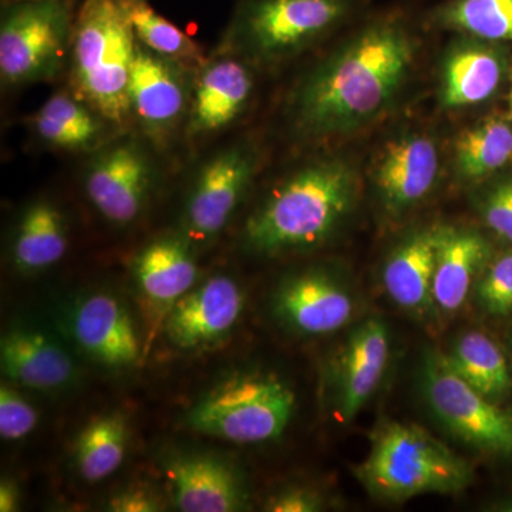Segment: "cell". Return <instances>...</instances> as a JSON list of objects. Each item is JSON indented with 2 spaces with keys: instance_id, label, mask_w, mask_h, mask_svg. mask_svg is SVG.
Masks as SVG:
<instances>
[{
  "instance_id": "6da1fadb",
  "label": "cell",
  "mask_w": 512,
  "mask_h": 512,
  "mask_svg": "<svg viewBox=\"0 0 512 512\" xmlns=\"http://www.w3.org/2000/svg\"><path fill=\"white\" fill-rule=\"evenodd\" d=\"M417 53V37L403 19L373 20L296 84L288 101L293 130L325 140L373 123L406 86Z\"/></svg>"
},
{
  "instance_id": "7a4b0ae2",
  "label": "cell",
  "mask_w": 512,
  "mask_h": 512,
  "mask_svg": "<svg viewBox=\"0 0 512 512\" xmlns=\"http://www.w3.org/2000/svg\"><path fill=\"white\" fill-rule=\"evenodd\" d=\"M359 178L348 160L323 157L284 178L249 215L242 241L249 251L279 255L329 241L355 207Z\"/></svg>"
},
{
  "instance_id": "3957f363",
  "label": "cell",
  "mask_w": 512,
  "mask_h": 512,
  "mask_svg": "<svg viewBox=\"0 0 512 512\" xmlns=\"http://www.w3.org/2000/svg\"><path fill=\"white\" fill-rule=\"evenodd\" d=\"M137 37L120 0H84L77 10L67 87L114 126L130 128L128 87Z\"/></svg>"
},
{
  "instance_id": "277c9868",
  "label": "cell",
  "mask_w": 512,
  "mask_h": 512,
  "mask_svg": "<svg viewBox=\"0 0 512 512\" xmlns=\"http://www.w3.org/2000/svg\"><path fill=\"white\" fill-rule=\"evenodd\" d=\"M366 0H237L215 52L255 67L288 62L348 22Z\"/></svg>"
},
{
  "instance_id": "5b68a950",
  "label": "cell",
  "mask_w": 512,
  "mask_h": 512,
  "mask_svg": "<svg viewBox=\"0 0 512 512\" xmlns=\"http://www.w3.org/2000/svg\"><path fill=\"white\" fill-rule=\"evenodd\" d=\"M355 474L367 493L387 503L460 493L473 481L466 460L420 426L399 421L375 431L369 454Z\"/></svg>"
},
{
  "instance_id": "8992f818",
  "label": "cell",
  "mask_w": 512,
  "mask_h": 512,
  "mask_svg": "<svg viewBox=\"0 0 512 512\" xmlns=\"http://www.w3.org/2000/svg\"><path fill=\"white\" fill-rule=\"evenodd\" d=\"M76 16L73 0H3L0 10L3 89L59 80L69 62Z\"/></svg>"
},
{
  "instance_id": "52a82bcc",
  "label": "cell",
  "mask_w": 512,
  "mask_h": 512,
  "mask_svg": "<svg viewBox=\"0 0 512 512\" xmlns=\"http://www.w3.org/2000/svg\"><path fill=\"white\" fill-rule=\"evenodd\" d=\"M295 393L271 375H241L218 384L187 416L191 430L238 444L265 443L284 434Z\"/></svg>"
},
{
  "instance_id": "ba28073f",
  "label": "cell",
  "mask_w": 512,
  "mask_h": 512,
  "mask_svg": "<svg viewBox=\"0 0 512 512\" xmlns=\"http://www.w3.org/2000/svg\"><path fill=\"white\" fill-rule=\"evenodd\" d=\"M160 154L137 131H120L87 156L84 195L101 217L128 227L143 217L160 181Z\"/></svg>"
},
{
  "instance_id": "9c48e42d",
  "label": "cell",
  "mask_w": 512,
  "mask_h": 512,
  "mask_svg": "<svg viewBox=\"0 0 512 512\" xmlns=\"http://www.w3.org/2000/svg\"><path fill=\"white\" fill-rule=\"evenodd\" d=\"M261 165V151L249 138L232 141L197 168L181 212L180 231L194 248L218 238L234 217Z\"/></svg>"
},
{
  "instance_id": "30bf717a",
  "label": "cell",
  "mask_w": 512,
  "mask_h": 512,
  "mask_svg": "<svg viewBox=\"0 0 512 512\" xmlns=\"http://www.w3.org/2000/svg\"><path fill=\"white\" fill-rule=\"evenodd\" d=\"M197 69L165 59L140 45L128 87L130 128L158 154L184 138Z\"/></svg>"
},
{
  "instance_id": "8fae6325",
  "label": "cell",
  "mask_w": 512,
  "mask_h": 512,
  "mask_svg": "<svg viewBox=\"0 0 512 512\" xmlns=\"http://www.w3.org/2000/svg\"><path fill=\"white\" fill-rule=\"evenodd\" d=\"M421 386L431 412L454 436L485 453L512 456V414L458 375L444 353L426 356Z\"/></svg>"
},
{
  "instance_id": "7c38bea8",
  "label": "cell",
  "mask_w": 512,
  "mask_h": 512,
  "mask_svg": "<svg viewBox=\"0 0 512 512\" xmlns=\"http://www.w3.org/2000/svg\"><path fill=\"white\" fill-rule=\"evenodd\" d=\"M255 67L237 56L214 52L195 72L184 140L201 143L224 133L251 106Z\"/></svg>"
},
{
  "instance_id": "4fadbf2b",
  "label": "cell",
  "mask_w": 512,
  "mask_h": 512,
  "mask_svg": "<svg viewBox=\"0 0 512 512\" xmlns=\"http://www.w3.org/2000/svg\"><path fill=\"white\" fill-rule=\"evenodd\" d=\"M441 153L429 134L409 131L386 144L375 164L373 184L384 210L402 215L436 187Z\"/></svg>"
},
{
  "instance_id": "5bb4252c",
  "label": "cell",
  "mask_w": 512,
  "mask_h": 512,
  "mask_svg": "<svg viewBox=\"0 0 512 512\" xmlns=\"http://www.w3.org/2000/svg\"><path fill=\"white\" fill-rule=\"evenodd\" d=\"M244 295L234 279L212 276L183 296L165 318L168 339L183 350L210 348L237 325Z\"/></svg>"
},
{
  "instance_id": "9a60e30c",
  "label": "cell",
  "mask_w": 512,
  "mask_h": 512,
  "mask_svg": "<svg viewBox=\"0 0 512 512\" xmlns=\"http://www.w3.org/2000/svg\"><path fill=\"white\" fill-rule=\"evenodd\" d=\"M276 315L303 335H328L352 319V296L333 276L308 271L292 276L281 285L274 299Z\"/></svg>"
},
{
  "instance_id": "2e32d148",
  "label": "cell",
  "mask_w": 512,
  "mask_h": 512,
  "mask_svg": "<svg viewBox=\"0 0 512 512\" xmlns=\"http://www.w3.org/2000/svg\"><path fill=\"white\" fill-rule=\"evenodd\" d=\"M26 123L40 146L86 156L123 131L67 86L53 93Z\"/></svg>"
},
{
  "instance_id": "e0dca14e",
  "label": "cell",
  "mask_w": 512,
  "mask_h": 512,
  "mask_svg": "<svg viewBox=\"0 0 512 512\" xmlns=\"http://www.w3.org/2000/svg\"><path fill=\"white\" fill-rule=\"evenodd\" d=\"M167 477L174 503L184 512H235L247 508L244 481L231 464L208 454L170 458Z\"/></svg>"
},
{
  "instance_id": "ac0fdd59",
  "label": "cell",
  "mask_w": 512,
  "mask_h": 512,
  "mask_svg": "<svg viewBox=\"0 0 512 512\" xmlns=\"http://www.w3.org/2000/svg\"><path fill=\"white\" fill-rule=\"evenodd\" d=\"M441 64L439 96L448 110L467 109L491 99L500 90L507 59L498 43L463 36Z\"/></svg>"
},
{
  "instance_id": "d6986e66",
  "label": "cell",
  "mask_w": 512,
  "mask_h": 512,
  "mask_svg": "<svg viewBox=\"0 0 512 512\" xmlns=\"http://www.w3.org/2000/svg\"><path fill=\"white\" fill-rule=\"evenodd\" d=\"M70 328L77 345L101 365L130 366L140 356L133 320L123 303L107 293H94L80 301Z\"/></svg>"
},
{
  "instance_id": "ffe728a7",
  "label": "cell",
  "mask_w": 512,
  "mask_h": 512,
  "mask_svg": "<svg viewBox=\"0 0 512 512\" xmlns=\"http://www.w3.org/2000/svg\"><path fill=\"white\" fill-rule=\"evenodd\" d=\"M389 332L379 319H367L350 333L335 367L340 416L355 419L382 382L389 362Z\"/></svg>"
},
{
  "instance_id": "44dd1931",
  "label": "cell",
  "mask_w": 512,
  "mask_h": 512,
  "mask_svg": "<svg viewBox=\"0 0 512 512\" xmlns=\"http://www.w3.org/2000/svg\"><path fill=\"white\" fill-rule=\"evenodd\" d=\"M194 245L181 234H168L148 242L134 259L133 271L141 295L151 311L171 308L194 288L198 269Z\"/></svg>"
},
{
  "instance_id": "7402d4cb",
  "label": "cell",
  "mask_w": 512,
  "mask_h": 512,
  "mask_svg": "<svg viewBox=\"0 0 512 512\" xmlns=\"http://www.w3.org/2000/svg\"><path fill=\"white\" fill-rule=\"evenodd\" d=\"M491 259V248L480 232L441 227L433 276V305L457 312Z\"/></svg>"
},
{
  "instance_id": "603a6c76",
  "label": "cell",
  "mask_w": 512,
  "mask_h": 512,
  "mask_svg": "<svg viewBox=\"0 0 512 512\" xmlns=\"http://www.w3.org/2000/svg\"><path fill=\"white\" fill-rule=\"evenodd\" d=\"M0 363L8 379L37 390L69 386L77 369L72 356L43 333L13 329L0 343Z\"/></svg>"
},
{
  "instance_id": "cb8c5ba5",
  "label": "cell",
  "mask_w": 512,
  "mask_h": 512,
  "mask_svg": "<svg viewBox=\"0 0 512 512\" xmlns=\"http://www.w3.org/2000/svg\"><path fill=\"white\" fill-rule=\"evenodd\" d=\"M441 227L413 232L387 258L383 284L387 295L407 311H426L433 305V276Z\"/></svg>"
},
{
  "instance_id": "d4e9b609",
  "label": "cell",
  "mask_w": 512,
  "mask_h": 512,
  "mask_svg": "<svg viewBox=\"0 0 512 512\" xmlns=\"http://www.w3.org/2000/svg\"><path fill=\"white\" fill-rule=\"evenodd\" d=\"M69 248V224L62 208L37 198L20 212L13 229L12 261L22 272L45 271L62 261Z\"/></svg>"
},
{
  "instance_id": "484cf974",
  "label": "cell",
  "mask_w": 512,
  "mask_h": 512,
  "mask_svg": "<svg viewBox=\"0 0 512 512\" xmlns=\"http://www.w3.org/2000/svg\"><path fill=\"white\" fill-rule=\"evenodd\" d=\"M512 160V124L503 117H490L467 128L454 144V168L458 178L478 183Z\"/></svg>"
},
{
  "instance_id": "4316f807",
  "label": "cell",
  "mask_w": 512,
  "mask_h": 512,
  "mask_svg": "<svg viewBox=\"0 0 512 512\" xmlns=\"http://www.w3.org/2000/svg\"><path fill=\"white\" fill-rule=\"evenodd\" d=\"M446 356L458 375L493 402L510 392L512 380L507 359L485 333H463Z\"/></svg>"
},
{
  "instance_id": "83f0119b",
  "label": "cell",
  "mask_w": 512,
  "mask_h": 512,
  "mask_svg": "<svg viewBox=\"0 0 512 512\" xmlns=\"http://www.w3.org/2000/svg\"><path fill=\"white\" fill-rule=\"evenodd\" d=\"M128 446L127 421L121 414H107L87 424L76 441V466L83 480L97 483L123 464Z\"/></svg>"
},
{
  "instance_id": "f1b7e54d",
  "label": "cell",
  "mask_w": 512,
  "mask_h": 512,
  "mask_svg": "<svg viewBox=\"0 0 512 512\" xmlns=\"http://www.w3.org/2000/svg\"><path fill=\"white\" fill-rule=\"evenodd\" d=\"M431 20L437 28L485 42H512V0H448Z\"/></svg>"
},
{
  "instance_id": "f546056e",
  "label": "cell",
  "mask_w": 512,
  "mask_h": 512,
  "mask_svg": "<svg viewBox=\"0 0 512 512\" xmlns=\"http://www.w3.org/2000/svg\"><path fill=\"white\" fill-rule=\"evenodd\" d=\"M126 6L134 35L146 49L192 69H198L207 59L190 35L151 8L147 0Z\"/></svg>"
},
{
  "instance_id": "4dcf8cb0",
  "label": "cell",
  "mask_w": 512,
  "mask_h": 512,
  "mask_svg": "<svg viewBox=\"0 0 512 512\" xmlns=\"http://www.w3.org/2000/svg\"><path fill=\"white\" fill-rule=\"evenodd\" d=\"M477 295L490 315L505 316L512 311V249L488 261L478 281Z\"/></svg>"
},
{
  "instance_id": "1f68e13d",
  "label": "cell",
  "mask_w": 512,
  "mask_h": 512,
  "mask_svg": "<svg viewBox=\"0 0 512 512\" xmlns=\"http://www.w3.org/2000/svg\"><path fill=\"white\" fill-rule=\"evenodd\" d=\"M36 424L35 407L3 383L0 387V437L8 441L22 440L35 430Z\"/></svg>"
},
{
  "instance_id": "d6a6232c",
  "label": "cell",
  "mask_w": 512,
  "mask_h": 512,
  "mask_svg": "<svg viewBox=\"0 0 512 512\" xmlns=\"http://www.w3.org/2000/svg\"><path fill=\"white\" fill-rule=\"evenodd\" d=\"M485 224L512 244V180L495 185L483 204Z\"/></svg>"
},
{
  "instance_id": "836d02e7",
  "label": "cell",
  "mask_w": 512,
  "mask_h": 512,
  "mask_svg": "<svg viewBox=\"0 0 512 512\" xmlns=\"http://www.w3.org/2000/svg\"><path fill=\"white\" fill-rule=\"evenodd\" d=\"M266 511L271 512H313L322 510L319 495L305 488H289L275 495L266 504Z\"/></svg>"
},
{
  "instance_id": "e575fe53",
  "label": "cell",
  "mask_w": 512,
  "mask_h": 512,
  "mask_svg": "<svg viewBox=\"0 0 512 512\" xmlns=\"http://www.w3.org/2000/svg\"><path fill=\"white\" fill-rule=\"evenodd\" d=\"M109 510L114 512H157L161 503L157 495L144 488H130L117 494L110 501Z\"/></svg>"
},
{
  "instance_id": "d590c367",
  "label": "cell",
  "mask_w": 512,
  "mask_h": 512,
  "mask_svg": "<svg viewBox=\"0 0 512 512\" xmlns=\"http://www.w3.org/2000/svg\"><path fill=\"white\" fill-rule=\"evenodd\" d=\"M20 505V491L18 484L13 480L2 481L0 484V511L13 512L18 511Z\"/></svg>"
},
{
  "instance_id": "8d00e7d4",
  "label": "cell",
  "mask_w": 512,
  "mask_h": 512,
  "mask_svg": "<svg viewBox=\"0 0 512 512\" xmlns=\"http://www.w3.org/2000/svg\"><path fill=\"white\" fill-rule=\"evenodd\" d=\"M120 2L126 3V5H131V3L144 2V0H120Z\"/></svg>"
},
{
  "instance_id": "74e56055",
  "label": "cell",
  "mask_w": 512,
  "mask_h": 512,
  "mask_svg": "<svg viewBox=\"0 0 512 512\" xmlns=\"http://www.w3.org/2000/svg\"><path fill=\"white\" fill-rule=\"evenodd\" d=\"M511 106H512V73H511Z\"/></svg>"
}]
</instances>
